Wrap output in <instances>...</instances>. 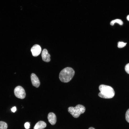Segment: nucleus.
Returning a JSON list of instances; mask_svg holds the SVG:
<instances>
[{
    "label": "nucleus",
    "mask_w": 129,
    "mask_h": 129,
    "mask_svg": "<svg viewBox=\"0 0 129 129\" xmlns=\"http://www.w3.org/2000/svg\"><path fill=\"white\" fill-rule=\"evenodd\" d=\"M100 91L98 94L100 97L106 99L111 98L114 96L115 92L113 88L110 86L102 84L99 87Z\"/></svg>",
    "instance_id": "1"
},
{
    "label": "nucleus",
    "mask_w": 129,
    "mask_h": 129,
    "mask_svg": "<svg viewBox=\"0 0 129 129\" xmlns=\"http://www.w3.org/2000/svg\"><path fill=\"white\" fill-rule=\"evenodd\" d=\"M75 72L71 68L67 67L63 69L60 73L59 78L63 82L67 83L70 81L75 74Z\"/></svg>",
    "instance_id": "2"
},
{
    "label": "nucleus",
    "mask_w": 129,
    "mask_h": 129,
    "mask_svg": "<svg viewBox=\"0 0 129 129\" xmlns=\"http://www.w3.org/2000/svg\"><path fill=\"white\" fill-rule=\"evenodd\" d=\"M85 110V107L80 104L77 105L75 107H70L68 108V112L76 118L78 117L81 114L84 113Z\"/></svg>",
    "instance_id": "3"
},
{
    "label": "nucleus",
    "mask_w": 129,
    "mask_h": 129,
    "mask_svg": "<svg viewBox=\"0 0 129 129\" xmlns=\"http://www.w3.org/2000/svg\"><path fill=\"white\" fill-rule=\"evenodd\" d=\"M14 92L15 96L18 98L22 99L25 97V90L21 86H18L16 87L14 89Z\"/></svg>",
    "instance_id": "4"
},
{
    "label": "nucleus",
    "mask_w": 129,
    "mask_h": 129,
    "mask_svg": "<svg viewBox=\"0 0 129 129\" xmlns=\"http://www.w3.org/2000/svg\"><path fill=\"white\" fill-rule=\"evenodd\" d=\"M41 48L40 46L37 44L33 45L31 49V51L32 55L34 56H37L40 53Z\"/></svg>",
    "instance_id": "5"
},
{
    "label": "nucleus",
    "mask_w": 129,
    "mask_h": 129,
    "mask_svg": "<svg viewBox=\"0 0 129 129\" xmlns=\"http://www.w3.org/2000/svg\"><path fill=\"white\" fill-rule=\"evenodd\" d=\"M31 80L32 85L36 88L40 86V83L38 77L34 73H32L31 75Z\"/></svg>",
    "instance_id": "6"
},
{
    "label": "nucleus",
    "mask_w": 129,
    "mask_h": 129,
    "mask_svg": "<svg viewBox=\"0 0 129 129\" xmlns=\"http://www.w3.org/2000/svg\"><path fill=\"white\" fill-rule=\"evenodd\" d=\"M41 56L43 61L46 62H48L50 61V55L46 49H44L43 50Z\"/></svg>",
    "instance_id": "7"
},
{
    "label": "nucleus",
    "mask_w": 129,
    "mask_h": 129,
    "mask_svg": "<svg viewBox=\"0 0 129 129\" xmlns=\"http://www.w3.org/2000/svg\"><path fill=\"white\" fill-rule=\"evenodd\" d=\"M49 122L52 125L55 124L56 121V117L55 114L53 113H49L48 116Z\"/></svg>",
    "instance_id": "8"
},
{
    "label": "nucleus",
    "mask_w": 129,
    "mask_h": 129,
    "mask_svg": "<svg viewBox=\"0 0 129 129\" xmlns=\"http://www.w3.org/2000/svg\"><path fill=\"white\" fill-rule=\"evenodd\" d=\"M46 126V124L44 122L39 121L34 126V129H43Z\"/></svg>",
    "instance_id": "9"
},
{
    "label": "nucleus",
    "mask_w": 129,
    "mask_h": 129,
    "mask_svg": "<svg viewBox=\"0 0 129 129\" xmlns=\"http://www.w3.org/2000/svg\"><path fill=\"white\" fill-rule=\"evenodd\" d=\"M116 23H118L120 25H122L123 24V22L121 20L117 19L112 21L110 23V24L112 26H113Z\"/></svg>",
    "instance_id": "10"
},
{
    "label": "nucleus",
    "mask_w": 129,
    "mask_h": 129,
    "mask_svg": "<svg viewBox=\"0 0 129 129\" xmlns=\"http://www.w3.org/2000/svg\"><path fill=\"white\" fill-rule=\"evenodd\" d=\"M7 124L5 122L0 121V129H7Z\"/></svg>",
    "instance_id": "11"
},
{
    "label": "nucleus",
    "mask_w": 129,
    "mask_h": 129,
    "mask_svg": "<svg viewBox=\"0 0 129 129\" xmlns=\"http://www.w3.org/2000/svg\"><path fill=\"white\" fill-rule=\"evenodd\" d=\"M126 43H124L123 42H119L118 44V47L119 48H121L125 46Z\"/></svg>",
    "instance_id": "12"
},
{
    "label": "nucleus",
    "mask_w": 129,
    "mask_h": 129,
    "mask_svg": "<svg viewBox=\"0 0 129 129\" xmlns=\"http://www.w3.org/2000/svg\"><path fill=\"white\" fill-rule=\"evenodd\" d=\"M125 118L126 121L129 123V109L127 110L126 112Z\"/></svg>",
    "instance_id": "13"
},
{
    "label": "nucleus",
    "mask_w": 129,
    "mask_h": 129,
    "mask_svg": "<svg viewBox=\"0 0 129 129\" xmlns=\"http://www.w3.org/2000/svg\"><path fill=\"white\" fill-rule=\"evenodd\" d=\"M125 69L126 72L127 73L129 74V63L125 65Z\"/></svg>",
    "instance_id": "14"
},
{
    "label": "nucleus",
    "mask_w": 129,
    "mask_h": 129,
    "mask_svg": "<svg viewBox=\"0 0 129 129\" xmlns=\"http://www.w3.org/2000/svg\"><path fill=\"white\" fill-rule=\"evenodd\" d=\"M30 126V124L28 122L25 123L24 124L25 127L27 129H28L29 128Z\"/></svg>",
    "instance_id": "15"
},
{
    "label": "nucleus",
    "mask_w": 129,
    "mask_h": 129,
    "mask_svg": "<svg viewBox=\"0 0 129 129\" xmlns=\"http://www.w3.org/2000/svg\"><path fill=\"white\" fill-rule=\"evenodd\" d=\"M11 110L12 112H15L16 110V108L15 107H14L11 108Z\"/></svg>",
    "instance_id": "16"
},
{
    "label": "nucleus",
    "mask_w": 129,
    "mask_h": 129,
    "mask_svg": "<svg viewBox=\"0 0 129 129\" xmlns=\"http://www.w3.org/2000/svg\"><path fill=\"white\" fill-rule=\"evenodd\" d=\"M127 19L128 21H129V15H128L127 16Z\"/></svg>",
    "instance_id": "17"
},
{
    "label": "nucleus",
    "mask_w": 129,
    "mask_h": 129,
    "mask_svg": "<svg viewBox=\"0 0 129 129\" xmlns=\"http://www.w3.org/2000/svg\"><path fill=\"white\" fill-rule=\"evenodd\" d=\"M88 129H95L93 127H90Z\"/></svg>",
    "instance_id": "18"
}]
</instances>
